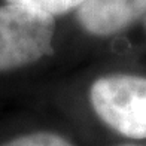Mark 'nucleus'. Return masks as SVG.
<instances>
[{"label":"nucleus","instance_id":"nucleus-1","mask_svg":"<svg viewBox=\"0 0 146 146\" xmlns=\"http://www.w3.org/2000/svg\"><path fill=\"white\" fill-rule=\"evenodd\" d=\"M54 17L18 5L0 6V72L23 67L52 52Z\"/></svg>","mask_w":146,"mask_h":146},{"label":"nucleus","instance_id":"nucleus-2","mask_svg":"<svg viewBox=\"0 0 146 146\" xmlns=\"http://www.w3.org/2000/svg\"><path fill=\"white\" fill-rule=\"evenodd\" d=\"M91 106L112 130L131 139H146V78L108 75L91 85Z\"/></svg>","mask_w":146,"mask_h":146},{"label":"nucleus","instance_id":"nucleus-3","mask_svg":"<svg viewBox=\"0 0 146 146\" xmlns=\"http://www.w3.org/2000/svg\"><path fill=\"white\" fill-rule=\"evenodd\" d=\"M146 12V0H85L78 8L84 30L94 36H112Z\"/></svg>","mask_w":146,"mask_h":146},{"label":"nucleus","instance_id":"nucleus-4","mask_svg":"<svg viewBox=\"0 0 146 146\" xmlns=\"http://www.w3.org/2000/svg\"><path fill=\"white\" fill-rule=\"evenodd\" d=\"M85 0H6L8 5H18L48 15H61L69 11L78 9Z\"/></svg>","mask_w":146,"mask_h":146},{"label":"nucleus","instance_id":"nucleus-5","mask_svg":"<svg viewBox=\"0 0 146 146\" xmlns=\"http://www.w3.org/2000/svg\"><path fill=\"white\" fill-rule=\"evenodd\" d=\"M2 146H73L64 137L54 133H33L17 137Z\"/></svg>","mask_w":146,"mask_h":146},{"label":"nucleus","instance_id":"nucleus-6","mask_svg":"<svg viewBox=\"0 0 146 146\" xmlns=\"http://www.w3.org/2000/svg\"><path fill=\"white\" fill-rule=\"evenodd\" d=\"M125 146H136V145H125Z\"/></svg>","mask_w":146,"mask_h":146}]
</instances>
